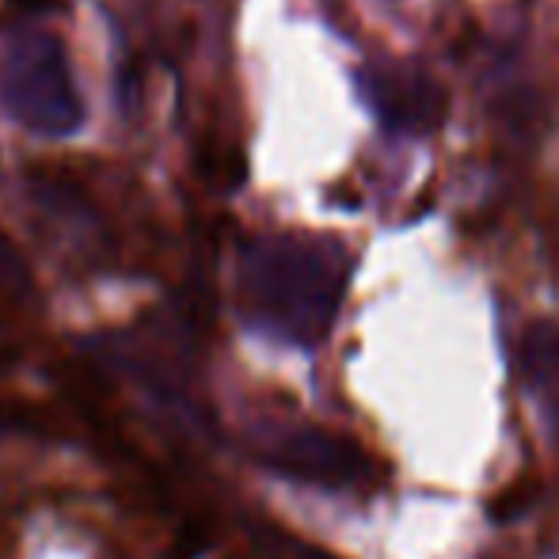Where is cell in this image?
Instances as JSON below:
<instances>
[{
  "label": "cell",
  "instance_id": "4",
  "mask_svg": "<svg viewBox=\"0 0 559 559\" xmlns=\"http://www.w3.org/2000/svg\"><path fill=\"white\" fill-rule=\"evenodd\" d=\"M274 472L312 487H354L366 472V456L328 430H282L259 449Z\"/></svg>",
  "mask_w": 559,
  "mask_h": 559
},
{
  "label": "cell",
  "instance_id": "3",
  "mask_svg": "<svg viewBox=\"0 0 559 559\" xmlns=\"http://www.w3.org/2000/svg\"><path fill=\"white\" fill-rule=\"evenodd\" d=\"M358 92L377 122L400 138H427L449 118V92L419 61H366L358 69Z\"/></svg>",
  "mask_w": 559,
  "mask_h": 559
},
{
  "label": "cell",
  "instance_id": "2",
  "mask_svg": "<svg viewBox=\"0 0 559 559\" xmlns=\"http://www.w3.org/2000/svg\"><path fill=\"white\" fill-rule=\"evenodd\" d=\"M4 104L27 130L46 138H66L84 122L66 43L53 31L23 27L12 35L4 53Z\"/></svg>",
  "mask_w": 559,
  "mask_h": 559
},
{
  "label": "cell",
  "instance_id": "7",
  "mask_svg": "<svg viewBox=\"0 0 559 559\" xmlns=\"http://www.w3.org/2000/svg\"><path fill=\"white\" fill-rule=\"evenodd\" d=\"M15 4H20L27 15H43V12H50V8H58L61 0H15Z\"/></svg>",
  "mask_w": 559,
  "mask_h": 559
},
{
  "label": "cell",
  "instance_id": "6",
  "mask_svg": "<svg viewBox=\"0 0 559 559\" xmlns=\"http://www.w3.org/2000/svg\"><path fill=\"white\" fill-rule=\"evenodd\" d=\"M0 294H8L12 301H31L35 297V274H31L27 259L20 255V248L4 233H0Z\"/></svg>",
  "mask_w": 559,
  "mask_h": 559
},
{
  "label": "cell",
  "instance_id": "1",
  "mask_svg": "<svg viewBox=\"0 0 559 559\" xmlns=\"http://www.w3.org/2000/svg\"><path fill=\"white\" fill-rule=\"evenodd\" d=\"M346 274H350V259L335 240L301 233L255 236L240 251L236 297L243 317L259 332L312 346L332 332V320L343 305Z\"/></svg>",
  "mask_w": 559,
  "mask_h": 559
},
{
  "label": "cell",
  "instance_id": "5",
  "mask_svg": "<svg viewBox=\"0 0 559 559\" xmlns=\"http://www.w3.org/2000/svg\"><path fill=\"white\" fill-rule=\"evenodd\" d=\"M35 191H38V199H43V206L50 210V214L58 217L61 225H69L73 233H96V214H92L88 202L76 194V187H69V183H43V179H38Z\"/></svg>",
  "mask_w": 559,
  "mask_h": 559
}]
</instances>
